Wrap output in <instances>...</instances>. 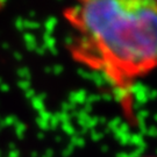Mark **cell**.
I'll use <instances>...</instances> for the list:
<instances>
[{
  "mask_svg": "<svg viewBox=\"0 0 157 157\" xmlns=\"http://www.w3.org/2000/svg\"><path fill=\"white\" fill-rule=\"evenodd\" d=\"M70 54L118 90L157 70V1L89 0L64 10Z\"/></svg>",
  "mask_w": 157,
  "mask_h": 157,
  "instance_id": "cell-1",
  "label": "cell"
},
{
  "mask_svg": "<svg viewBox=\"0 0 157 157\" xmlns=\"http://www.w3.org/2000/svg\"><path fill=\"white\" fill-rule=\"evenodd\" d=\"M150 157H154V156H150Z\"/></svg>",
  "mask_w": 157,
  "mask_h": 157,
  "instance_id": "cell-2",
  "label": "cell"
}]
</instances>
